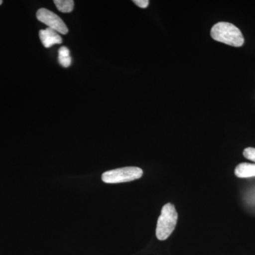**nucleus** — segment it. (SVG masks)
Returning a JSON list of instances; mask_svg holds the SVG:
<instances>
[{
  "label": "nucleus",
  "instance_id": "obj_10",
  "mask_svg": "<svg viewBox=\"0 0 255 255\" xmlns=\"http://www.w3.org/2000/svg\"><path fill=\"white\" fill-rule=\"evenodd\" d=\"M133 1L135 4H136L137 6L142 8V9L147 8V6H148L149 3H150L148 0H134V1Z\"/></svg>",
  "mask_w": 255,
  "mask_h": 255
},
{
  "label": "nucleus",
  "instance_id": "obj_6",
  "mask_svg": "<svg viewBox=\"0 0 255 255\" xmlns=\"http://www.w3.org/2000/svg\"><path fill=\"white\" fill-rule=\"evenodd\" d=\"M235 174L239 178L255 177V164L243 162L238 164L235 169Z\"/></svg>",
  "mask_w": 255,
  "mask_h": 255
},
{
  "label": "nucleus",
  "instance_id": "obj_11",
  "mask_svg": "<svg viewBox=\"0 0 255 255\" xmlns=\"http://www.w3.org/2000/svg\"><path fill=\"white\" fill-rule=\"evenodd\" d=\"M1 4H2V1H1V0H0V5H1Z\"/></svg>",
  "mask_w": 255,
  "mask_h": 255
},
{
  "label": "nucleus",
  "instance_id": "obj_3",
  "mask_svg": "<svg viewBox=\"0 0 255 255\" xmlns=\"http://www.w3.org/2000/svg\"><path fill=\"white\" fill-rule=\"evenodd\" d=\"M143 174L142 169L137 167H127L107 171L102 174V181L107 184L131 182L140 179Z\"/></svg>",
  "mask_w": 255,
  "mask_h": 255
},
{
  "label": "nucleus",
  "instance_id": "obj_2",
  "mask_svg": "<svg viewBox=\"0 0 255 255\" xmlns=\"http://www.w3.org/2000/svg\"><path fill=\"white\" fill-rule=\"evenodd\" d=\"M177 212L173 204H165L157 220L156 236L159 241H165L170 236L177 226Z\"/></svg>",
  "mask_w": 255,
  "mask_h": 255
},
{
  "label": "nucleus",
  "instance_id": "obj_8",
  "mask_svg": "<svg viewBox=\"0 0 255 255\" xmlns=\"http://www.w3.org/2000/svg\"><path fill=\"white\" fill-rule=\"evenodd\" d=\"M54 3L56 7L61 12L70 13L73 11V0H55Z\"/></svg>",
  "mask_w": 255,
  "mask_h": 255
},
{
  "label": "nucleus",
  "instance_id": "obj_9",
  "mask_svg": "<svg viewBox=\"0 0 255 255\" xmlns=\"http://www.w3.org/2000/svg\"><path fill=\"white\" fill-rule=\"evenodd\" d=\"M243 155L246 158L255 162V148L254 147H247L243 151Z\"/></svg>",
  "mask_w": 255,
  "mask_h": 255
},
{
  "label": "nucleus",
  "instance_id": "obj_1",
  "mask_svg": "<svg viewBox=\"0 0 255 255\" xmlns=\"http://www.w3.org/2000/svg\"><path fill=\"white\" fill-rule=\"evenodd\" d=\"M211 36L216 41L234 47L244 44L243 33L233 23L221 21L214 25L211 30Z\"/></svg>",
  "mask_w": 255,
  "mask_h": 255
},
{
  "label": "nucleus",
  "instance_id": "obj_5",
  "mask_svg": "<svg viewBox=\"0 0 255 255\" xmlns=\"http://www.w3.org/2000/svg\"><path fill=\"white\" fill-rule=\"evenodd\" d=\"M40 39L45 48H48L54 44H60L63 41L58 32L50 28H47L39 31Z\"/></svg>",
  "mask_w": 255,
  "mask_h": 255
},
{
  "label": "nucleus",
  "instance_id": "obj_4",
  "mask_svg": "<svg viewBox=\"0 0 255 255\" xmlns=\"http://www.w3.org/2000/svg\"><path fill=\"white\" fill-rule=\"evenodd\" d=\"M36 17L41 22L47 25L48 28L55 30L58 33L62 34H67L68 33V28L62 18L50 10L45 8L38 9L36 13Z\"/></svg>",
  "mask_w": 255,
  "mask_h": 255
},
{
  "label": "nucleus",
  "instance_id": "obj_7",
  "mask_svg": "<svg viewBox=\"0 0 255 255\" xmlns=\"http://www.w3.org/2000/svg\"><path fill=\"white\" fill-rule=\"evenodd\" d=\"M58 61L64 68H68L72 63L70 50L66 47L63 46L58 50Z\"/></svg>",
  "mask_w": 255,
  "mask_h": 255
}]
</instances>
